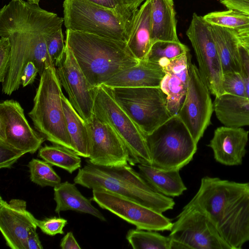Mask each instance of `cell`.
<instances>
[{
    "label": "cell",
    "mask_w": 249,
    "mask_h": 249,
    "mask_svg": "<svg viewBox=\"0 0 249 249\" xmlns=\"http://www.w3.org/2000/svg\"><path fill=\"white\" fill-rule=\"evenodd\" d=\"M190 52L180 41H158L153 43L144 59L159 64L162 68L171 60Z\"/></svg>",
    "instance_id": "f546056e"
},
{
    "label": "cell",
    "mask_w": 249,
    "mask_h": 249,
    "mask_svg": "<svg viewBox=\"0 0 249 249\" xmlns=\"http://www.w3.org/2000/svg\"><path fill=\"white\" fill-rule=\"evenodd\" d=\"M151 40L179 42L173 0H151Z\"/></svg>",
    "instance_id": "7402d4cb"
},
{
    "label": "cell",
    "mask_w": 249,
    "mask_h": 249,
    "mask_svg": "<svg viewBox=\"0 0 249 249\" xmlns=\"http://www.w3.org/2000/svg\"><path fill=\"white\" fill-rule=\"evenodd\" d=\"M36 220L25 200L14 198L8 202L0 196V230L10 248L27 249L28 233L37 228Z\"/></svg>",
    "instance_id": "e0dca14e"
},
{
    "label": "cell",
    "mask_w": 249,
    "mask_h": 249,
    "mask_svg": "<svg viewBox=\"0 0 249 249\" xmlns=\"http://www.w3.org/2000/svg\"><path fill=\"white\" fill-rule=\"evenodd\" d=\"M45 139L30 126L18 102L6 100L0 103V141L25 154H34Z\"/></svg>",
    "instance_id": "5bb4252c"
},
{
    "label": "cell",
    "mask_w": 249,
    "mask_h": 249,
    "mask_svg": "<svg viewBox=\"0 0 249 249\" xmlns=\"http://www.w3.org/2000/svg\"><path fill=\"white\" fill-rule=\"evenodd\" d=\"M146 0H128L129 8L133 14L138 8L139 5Z\"/></svg>",
    "instance_id": "ee69618b"
},
{
    "label": "cell",
    "mask_w": 249,
    "mask_h": 249,
    "mask_svg": "<svg viewBox=\"0 0 249 249\" xmlns=\"http://www.w3.org/2000/svg\"><path fill=\"white\" fill-rule=\"evenodd\" d=\"M66 35L65 43L94 88L140 61L132 53L126 42L70 29H66Z\"/></svg>",
    "instance_id": "3957f363"
},
{
    "label": "cell",
    "mask_w": 249,
    "mask_h": 249,
    "mask_svg": "<svg viewBox=\"0 0 249 249\" xmlns=\"http://www.w3.org/2000/svg\"><path fill=\"white\" fill-rule=\"evenodd\" d=\"M63 7L66 29L126 43L129 24L113 11L88 0H64Z\"/></svg>",
    "instance_id": "ba28073f"
},
{
    "label": "cell",
    "mask_w": 249,
    "mask_h": 249,
    "mask_svg": "<svg viewBox=\"0 0 249 249\" xmlns=\"http://www.w3.org/2000/svg\"><path fill=\"white\" fill-rule=\"evenodd\" d=\"M249 131L242 127L222 126L216 128L207 146L216 161L226 166L242 164L247 153Z\"/></svg>",
    "instance_id": "ac0fdd59"
},
{
    "label": "cell",
    "mask_w": 249,
    "mask_h": 249,
    "mask_svg": "<svg viewBox=\"0 0 249 249\" xmlns=\"http://www.w3.org/2000/svg\"><path fill=\"white\" fill-rule=\"evenodd\" d=\"M63 18L23 0H12L0 10V36L9 38L11 59L2 90L11 95L21 85L26 64L34 63L40 76L55 66L48 53L46 40L62 28Z\"/></svg>",
    "instance_id": "6da1fadb"
},
{
    "label": "cell",
    "mask_w": 249,
    "mask_h": 249,
    "mask_svg": "<svg viewBox=\"0 0 249 249\" xmlns=\"http://www.w3.org/2000/svg\"><path fill=\"white\" fill-rule=\"evenodd\" d=\"M139 173L155 190L168 197L181 195L187 190L179 170H163L152 165L138 164Z\"/></svg>",
    "instance_id": "484cf974"
},
{
    "label": "cell",
    "mask_w": 249,
    "mask_h": 249,
    "mask_svg": "<svg viewBox=\"0 0 249 249\" xmlns=\"http://www.w3.org/2000/svg\"><path fill=\"white\" fill-rule=\"evenodd\" d=\"M28 167L31 180L42 187H54L61 182V178L53 169L52 165L44 160L33 159Z\"/></svg>",
    "instance_id": "1f68e13d"
},
{
    "label": "cell",
    "mask_w": 249,
    "mask_h": 249,
    "mask_svg": "<svg viewBox=\"0 0 249 249\" xmlns=\"http://www.w3.org/2000/svg\"><path fill=\"white\" fill-rule=\"evenodd\" d=\"M209 25L223 73L234 71L241 73L240 42L236 31Z\"/></svg>",
    "instance_id": "603a6c76"
},
{
    "label": "cell",
    "mask_w": 249,
    "mask_h": 249,
    "mask_svg": "<svg viewBox=\"0 0 249 249\" xmlns=\"http://www.w3.org/2000/svg\"><path fill=\"white\" fill-rule=\"evenodd\" d=\"M62 249H81V248L75 239L73 233L69 231L63 237L60 243Z\"/></svg>",
    "instance_id": "b9f144b4"
},
{
    "label": "cell",
    "mask_w": 249,
    "mask_h": 249,
    "mask_svg": "<svg viewBox=\"0 0 249 249\" xmlns=\"http://www.w3.org/2000/svg\"><path fill=\"white\" fill-rule=\"evenodd\" d=\"M186 35L196 54L201 76L211 94L215 97L224 94L222 64L209 24L194 13Z\"/></svg>",
    "instance_id": "8fae6325"
},
{
    "label": "cell",
    "mask_w": 249,
    "mask_h": 249,
    "mask_svg": "<svg viewBox=\"0 0 249 249\" xmlns=\"http://www.w3.org/2000/svg\"><path fill=\"white\" fill-rule=\"evenodd\" d=\"M62 100L67 129L73 151L80 157L89 158L91 151V140L87 124L63 93Z\"/></svg>",
    "instance_id": "4316f807"
},
{
    "label": "cell",
    "mask_w": 249,
    "mask_h": 249,
    "mask_svg": "<svg viewBox=\"0 0 249 249\" xmlns=\"http://www.w3.org/2000/svg\"><path fill=\"white\" fill-rule=\"evenodd\" d=\"M28 115L36 129L53 144L73 150L64 113L61 84L55 66L47 68L40 76Z\"/></svg>",
    "instance_id": "5b68a950"
},
{
    "label": "cell",
    "mask_w": 249,
    "mask_h": 249,
    "mask_svg": "<svg viewBox=\"0 0 249 249\" xmlns=\"http://www.w3.org/2000/svg\"><path fill=\"white\" fill-rule=\"evenodd\" d=\"M241 74L246 88V97L249 99V47L239 43Z\"/></svg>",
    "instance_id": "ab89813d"
},
{
    "label": "cell",
    "mask_w": 249,
    "mask_h": 249,
    "mask_svg": "<svg viewBox=\"0 0 249 249\" xmlns=\"http://www.w3.org/2000/svg\"><path fill=\"white\" fill-rule=\"evenodd\" d=\"M53 191L56 213L74 211L89 214L103 221H106L103 214L92 205V199L84 196L74 184L67 181L61 182L53 187Z\"/></svg>",
    "instance_id": "d4e9b609"
},
{
    "label": "cell",
    "mask_w": 249,
    "mask_h": 249,
    "mask_svg": "<svg viewBox=\"0 0 249 249\" xmlns=\"http://www.w3.org/2000/svg\"><path fill=\"white\" fill-rule=\"evenodd\" d=\"M173 223L171 249H231L208 217L186 205Z\"/></svg>",
    "instance_id": "30bf717a"
},
{
    "label": "cell",
    "mask_w": 249,
    "mask_h": 249,
    "mask_svg": "<svg viewBox=\"0 0 249 249\" xmlns=\"http://www.w3.org/2000/svg\"><path fill=\"white\" fill-rule=\"evenodd\" d=\"M187 205L203 212L231 249L249 242V182L205 176Z\"/></svg>",
    "instance_id": "7a4b0ae2"
},
{
    "label": "cell",
    "mask_w": 249,
    "mask_h": 249,
    "mask_svg": "<svg viewBox=\"0 0 249 249\" xmlns=\"http://www.w3.org/2000/svg\"><path fill=\"white\" fill-rule=\"evenodd\" d=\"M151 15V0H146L133 13L129 24L126 44L139 60L145 58L152 45Z\"/></svg>",
    "instance_id": "44dd1931"
},
{
    "label": "cell",
    "mask_w": 249,
    "mask_h": 249,
    "mask_svg": "<svg viewBox=\"0 0 249 249\" xmlns=\"http://www.w3.org/2000/svg\"><path fill=\"white\" fill-rule=\"evenodd\" d=\"M40 0H27V1L30 2H31V3H35V4H38Z\"/></svg>",
    "instance_id": "f6af8a7d"
},
{
    "label": "cell",
    "mask_w": 249,
    "mask_h": 249,
    "mask_svg": "<svg viewBox=\"0 0 249 249\" xmlns=\"http://www.w3.org/2000/svg\"><path fill=\"white\" fill-rule=\"evenodd\" d=\"M46 45L53 63L57 67L63 61L65 54L66 45L62 28L53 33L46 40Z\"/></svg>",
    "instance_id": "d6a6232c"
},
{
    "label": "cell",
    "mask_w": 249,
    "mask_h": 249,
    "mask_svg": "<svg viewBox=\"0 0 249 249\" xmlns=\"http://www.w3.org/2000/svg\"><path fill=\"white\" fill-rule=\"evenodd\" d=\"M126 239L134 249H171V239L154 231L129 230Z\"/></svg>",
    "instance_id": "f1b7e54d"
},
{
    "label": "cell",
    "mask_w": 249,
    "mask_h": 249,
    "mask_svg": "<svg viewBox=\"0 0 249 249\" xmlns=\"http://www.w3.org/2000/svg\"><path fill=\"white\" fill-rule=\"evenodd\" d=\"M67 224V220L63 218L53 217L43 220H36L37 227L46 234L54 236L64 233L63 229Z\"/></svg>",
    "instance_id": "8d00e7d4"
},
{
    "label": "cell",
    "mask_w": 249,
    "mask_h": 249,
    "mask_svg": "<svg viewBox=\"0 0 249 249\" xmlns=\"http://www.w3.org/2000/svg\"><path fill=\"white\" fill-rule=\"evenodd\" d=\"M101 6L111 10L121 17L129 24L133 13L128 0H88Z\"/></svg>",
    "instance_id": "d590c367"
},
{
    "label": "cell",
    "mask_w": 249,
    "mask_h": 249,
    "mask_svg": "<svg viewBox=\"0 0 249 249\" xmlns=\"http://www.w3.org/2000/svg\"><path fill=\"white\" fill-rule=\"evenodd\" d=\"M191 62V56L189 52L162 67L165 75L160 88L165 95L167 108L173 115L178 113L185 97Z\"/></svg>",
    "instance_id": "d6986e66"
},
{
    "label": "cell",
    "mask_w": 249,
    "mask_h": 249,
    "mask_svg": "<svg viewBox=\"0 0 249 249\" xmlns=\"http://www.w3.org/2000/svg\"><path fill=\"white\" fill-rule=\"evenodd\" d=\"M210 94L198 68L191 62L187 89L177 115L196 143L211 123L214 108Z\"/></svg>",
    "instance_id": "7c38bea8"
},
{
    "label": "cell",
    "mask_w": 249,
    "mask_h": 249,
    "mask_svg": "<svg viewBox=\"0 0 249 249\" xmlns=\"http://www.w3.org/2000/svg\"><path fill=\"white\" fill-rule=\"evenodd\" d=\"M38 156L52 166L63 169L70 174L81 166L80 156L73 150L60 145H45L39 148Z\"/></svg>",
    "instance_id": "83f0119b"
},
{
    "label": "cell",
    "mask_w": 249,
    "mask_h": 249,
    "mask_svg": "<svg viewBox=\"0 0 249 249\" xmlns=\"http://www.w3.org/2000/svg\"><path fill=\"white\" fill-rule=\"evenodd\" d=\"M165 72L159 64L146 59L114 75L103 85L114 88H160Z\"/></svg>",
    "instance_id": "ffe728a7"
},
{
    "label": "cell",
    "mask_w": 249,
    "mask_h": 249,
    "mask_svg": "<svg viewBox=\"0 0 249 249\" xmlns=\"http://www.w3.org/2000/svg\"><path fill=\"white\" fill-rule=\"evenodd\" d=\"M206 22L212 25L237 30L249 25V16L236 10L213 12L203 17Z\"/></svg>",
    "instance_id": "4dcf8cb0"
},
{
    "label": "cell",
    "mask_w": 249,
    "mask_h": 249,
    "mask_svg": "<svg viewBox=\"0 0 249 249\" xmlns=\"http://www.w3.org/2000/svg\"><path fill=\"white\" fill-rule=\"evenodd\" d=\"M39 71L32 61L28 62L25 65L21 76V85L25 87L32 84L35 81Z\"/></svg>",
    "instance_id": "60d3db41"
},
{
    "label": "cell",
    "mask_w": 249,
    "mask_h": 249,
    "mask_svg": "<svg viewBox=\"0 0 249 249\" xmlns=\"http://www.w3.org/2000/svg\"><path fill=\"white\" fill-rule=\"evenodd\" d=\"M224 94L246 97V88L241 73L232 71L223 73Z\"/></svg>",
    "instance_id": "836d02e7"
},
{
    "label": "cell",
    "mask_w": 249,
    "mask_h": 249,
    "mask_svg": "<svg viewBox=\"0 0 249 249\" xmlns=\"http://www.w3.org/2000/svg\"><path fill=\"white\" fill-rule=\"evenodd\" d=\"M87 161L74 178L75 184L112 192L161 213L174 208L173 198L155 190L128 164L103 166Z\"/></svg>",
    "instance_id": "277c9868"
},
{
    "label": "cell",
    "mask_w": 249,
    "mask_h": 249,
    "mask_svg": "<svg viewBox=\"0 0 249 249\" xmlns=\"http://www.w3.org/2000/svg\"><path fill=\"white\" fill-rule=\"evenodd\" d=\"M11 45L8 38H0V81L3 84L5 80L10 62Z\"/></svg>",
    "instance_id": "f35d334b"
},
{
    "label": "cell",
    "mask_w": 249,
    "mask_h": 249,
    "mask_svg": "<svg viewBox=\"0 0 249 249\" xmlns=\"http://www.w3.org/2000/svg\"><path fill=\"white\" fill-rule=\"evenodd\" d=\"M87 124L91 140L88 162L98 166H117L129 162L128 151L116 132L93 114Z\"/></svg>",
    "instance_id": "2e32d148"
},
{
    "label": "cell",
    "mask_w": 249,
    "mask_h": 249,
    "mask_svg": "<svg viewBox=\"0 0 249 249\" xmlns=\"http://www.w3.org/2000/svg\"><path fill=\"white\" fill-rule=\"evenodd\" d=\"M213 104L215 115L224 125L249 126V99L247 98L224 94L216 97Z\"/></svg>",
    "instance_id": "cb8c5ba5"
},
{
    "label": "cell",
    "mask_w": 249,
    "mask_h": 249,
    "mask_svg": "<svg viewBox=\"0 0 249 249\" xmlns=\"http://www.w3.org/2000/svg\"><path fill=\"white\" fill-rule=\"evenodd\" d=\"M65 45L64 59L56 69L57 74L71 105L88 123L93 115L95 88L89 83L71 49Z\"/></svg>",
    "instance_id": "9a60e30c"
},
{
    "label": "cell",
    "mask_w": 249,
    "mask_h": 249,
    "mask_svg": "<svg viewBox=\"0 0 249 249\" xmlns=\"http://www.w3.org/2000/svg\"><path fill=\"white\" fill-rule=\"evenodd\" d=\"M93 114L118 135L128 151L130 165H151L145 135L117 103L110 89L104 85L95 88Z\"/></svg>",
    "instance_id": "52a82bcc"
},
{
    "label": "cell",
    "mask_w": 249,
    "mask_h": 249,
    "mask_svg": "<svg viewBox=\"0 0 249 249\" xmlns=\"http://www.w3.org/2000/svg\"><path fill=\"white\" fill-rule=\"evenodd\" d=\"M24 152L0 141V168H11Z\"/></svg>",
    "instance_id": "74e56055"
},
{
    "label": "cell",
    "mask_w": 249,
    "mask_h": 249,
    "mask_svg": "<svg viewBox=\"0 0 249 249\" xmlns=\"http://www.w3.org/2000/svg\"><path fill=\"white\" fill-rule=\"evenodd\" d=\"M151 165L163 170H180L193 159L197 144L176 114L146 135Z\"/></svg>",
    "instance_id": "8992f818"
},
{
    "label": "cell",
    "mask_w": 249,
    "mask_h": 249,
    "mask_svg": "<svg viewBox=\"0 0 249 249\" xmlns=\"http://www.w3.org/2000/svg\"><path fill=\"white\" fill-rule=\"evenodd\" d=\"M37 228L31 229L27 239V249H42L43 246L36 231Z\"/></svg>",
    "instance_id": "7bdbcfd3"
},
{
    "label": "cell",
    "mask_w": 249,
    "mask_h": 249,
    "mask_svg": "<svg viewBox=\"0 0 249 249\" xmlns=\"http://www.w3.org/2000/svg\"><path fill=\"white\" fill-rule=\"evenodd\" d=\"M228 9L242 12L249 16V0H219ZM240 43L249 47V25L235 30Z\"/></svg>",
    "instance_id": "e575fe53"
},
{
    "label": "cell",
    "mask_w": 249,
    "mask_h": 249,
    "mask_svg": "<svg viewBox=\"0 0 249 249\" xmlns=\"http://www.w3.org/2000/svg\"><path fill=\"white\" fill-rule=\"evenodd\" d=\"M92 200L137 229L171 231L173 223L162 213L112 192L93 189Z\"/></svg>",
    "instance_id": "4fadbf2b"
},
{
    "label": "cell",
    "mask_w": 249,
    "mask_h": 249,
    "mask_svg": "<svg viewBox=\"0 0 249 249\" xmlns=\"http://www.w3.org/2000/svg\"><path fill=\"white\" fill-rule=\"evenodd\" d=\"M109 89L117 103L145 136L173 116L167 108L166 97L160 88Z\"/></svg>",
    "instance_id": "9c48e42d"
}]
</instances>
